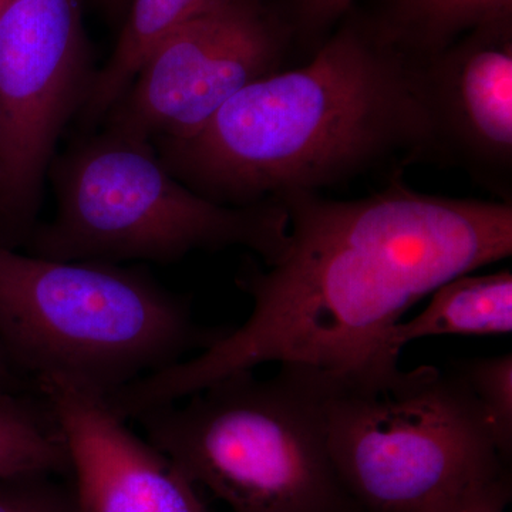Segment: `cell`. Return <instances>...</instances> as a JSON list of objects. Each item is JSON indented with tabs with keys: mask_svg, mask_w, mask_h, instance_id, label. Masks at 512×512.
<instances>
[{
	"mask_svg": "<svg viewBox=\"0 0 512 512\" xmlns=\"http://www.w3.org/2000/svg\"><path fill=\"white\" fill-rule=\"evenodd\" d=\"M144 437L234 512H362L340 481L312 370H254L141 413Z\"/></svg>",
	"mask_w": 512,
	"mask_h": 512,
	"instance_id": "4",
	"label": "cell"
},
{
	"mask_svg": "<svg viewBox=\"0 0 512 512\" xmlns=\"http://www.w3.org/2000/svg\"><path fill=\"white\" fill-rule=\"evenodd\" d=\"M512 498L510 470L497 474L444 498L419 512H505Z\"/></svg>",
	"mask_w": 512,
	"mask_h": 512,
	"instance_id": "18",
	"label": "cell"
},
{
	"mask_svg": "<svg viewBox=\"0 0 512 512\" xmlns=\"http://www.w3.org/2000/svg\"><path fill=\"white\" fill-rule=\"evenodd\" d=\"M52 471L70 476V458L49 404L16 394L0 397V476Z\"/></svg>",
	"mask_w": 512,
	"mask_h": 512,
	"instance_id": "14",
	"label": "cell"
},
{
	"mask_svg": "<svg viewBox=\"0 0 512 512\" xmlns=\"http://www.w3.org/2000/svg\"><path fill=\"white\" fill-rule=\"evenodd\" d=\"M0 512H84L76 485L64 474L25 471L0 476Z\"/></svg>",
	"mask_w": 512,
	"mask_h": 512,
	"instance_id": "16",
	"label": "cell"
},
{
	"mask_svg": "<svg viewBox=\"0 0 512 512\" xmlns=\"http://www.w3.org/2000/svg\"><path fill=\"white\" fill-rule=\"evenodd\" d=\"M291 40L265 0H212L150 53L107 114V128L148 141L187 140L244 87L282 70Z\"/></svg>",
	"mask_w": 512,
	"mask_h": 512,
	"instance_id": "8",
	"label": "cell"
},
{
	"mask_svg": "<svg viewBox=\"0 0 512 512\" xmlns=\"http://www.w3.org/2000/svg\"><path fill=\"white\" fill-rule=\"evenodd\" d=\"M94 72L80 0H10L0 13V215L30 231L57 138Z\"/></svg>",
	"mask_w": 512,
	"mask_h": 512,
	"instance_id": "7",
	"label": "cell"
},
{
	"mask_svg": "<svg viewBox=\"0 0 512 512\" xmlns=\"http://www.w3.org/2000/svg\"><path fill=\"white\" fill-rule=\"evenodd\" d=\"M185 185L231 207L429 161L416 63L350 10L308 63L244 87L187 140L161 141Z\"/></svg>",
	"mask_w": 512,
	"mask_h": 512,
	"instance_id": "2",
	"label": "cell"
},
{
	"mask_svg": "<svg viewBox=\"0 0 512 512\" xmlns=\"http://www.w3.org/2000/svg\"><path fill=\"white\" fill-rule=\"evenodd\" d=\"M224 332L202 328L183 298L137 269L0 244V343L35 389L59 382L107 399Z\"/></svg>",
	"mask_w": 512,
	"mask_h": 512,
	"instance_id": "3",
	"label": "cell"
},
{
	"mask_svg": "<svg viewBox=\"0 0 512 512\" xmlns=\"http://www.w3.org/2000/svg\"><path fill=\"white\" fill-rule=\"evenodd\" d=\"M369 16L390 45L423 60L471 30L512 20V0H382Z\"/></svg>",
	"mask_w": 512,
	"mask_h": 512,
	"instance_id": "12",
	"label": "cell"
},
{
	"mask_svg": "<svg viewBox=\"0 0 512 512\" xmlns=\"http://www.w3.org/2000/svg\"><path fill=\"white\" fill-rule=\"evenodd\" d=\"M20 383V375L10 362L8 353L0 343V397L16 394Z\"/></svg>",
	"mask_w": 512,
	"mask_h": 512,
	"instance_id": "19",
	"label": "cell"
},
{
	"mask_svg": "<svg viewBox=\"0 0 512 512\" xmlns=\"http://www.w3.org/2000/svg\"><path fill=\"white\" fill-rule=\"evenodd\" d=\"M55 217L30 234L29 254L55 261L170 264L194 251L245 248L265 265L284 251L279 202L231 207L191 190L151 141L107 128L55 170Z\"/></svg>",
	"mask_w": 512,
	"mask_h": 512,
	"instance_id": "5",
	"label": "cell"
},
{
	"mask_svg": "<svg viewBox=\"0 0 512 512\" xmlns=\"http://www.w3.org/2000/svg\"><path fill=\"white\" fill-rule=\"evenodd\" d=\"M212 0H130L119 42L96 72L82 111L89 123L103 119L119 103L150 53L181 23Z\"/></svg>",
	"mask_w": 512,
	"mask_h": 512,
	"instance_id": "13",
	"label": "cell"
},
{
	"mask_svg": "<svg viewBox=\"0 0 512 512\" xmlns=\"http://www.w3.org/2000/svg\"><path fill=\"white\" fill-rule=\"evenodd\" d=\"M416 63L431 163L512 204V20L471 30Z\"/></svg>",
	"mask_w": 512,
	"mask_h": 512,
	"instance_id": "9",
	"label": "cell"
},
{
	"mask_svg": "<svg viewBox=\"0 0 512 512\" xmlns=\"http://www.w3.org/2000/svg\"><path fill=\"white\" fill-rule=\"evenodd\" d=\"M490 421L501 456L512 460V355L463 360L454 365Z\"/></svg>",
	"mask_w": 512,
	"mask_h": 512,
	"instance_id": "15",
	"label": "cell"
},
{
	"mask_svg": "<svg viewBox=\"0 0 512 512\" xmlns=\"http://www.w3.org/2000/svg\"><path fill=\"white\" fill-rule=\"evenodd\" d=\"M318 377L330 454L362 512H419L511 468L454 366L375 380Z\"/></svg>",
	"mask_w": 512,
	"mask_h": 512,
	"instance_id": "6",
	"label": "cell"
},
{
	"mask_svg": "<svg viewBox=\"0 0 512 512\" xmlns=\"http://www.w3.org/2000/svg\"><path fill=\"white\" fill-rule=\"evenodd\" d=\"M355 0H285L279 8L282 18L305 45H313V52L328 37V32L352 10Z\"/></svg>",
	"mask_w": 512,
	"mask_h": 512,
	"instance_id": "17",
	"label": "cell"
},
{
	"mask_svg": "<svg viewBox=\"0 0 512 512\" xmlns=\"http://www.w3.org/2000/svg\"><path fill=\"white\" fill-rule=\"evenodd\" d=\"M512 332L510 269L457 276L431 293L427 308L399 323L392 345L402 353L407 343L431 336H505Z\"/></svg>",
	"mask_w": 512,
	"mask_h": 512,
	"instance_id": "11",
	"label": "cell"
},
{
	"mask_svg": "<svg viewBox=\"0 0 512 512\" xmlns=\"http://www.w3.org/2000/svg\"><path fill=\"white\" fill-rule=\"evenodd\" d=\"M37 393L62 431L84 512H208L197 485L106 399L59 382Z\"/></svg>",
	"mask_w": 512,
	"mask_h": 512,
	"instance_id": "10",
	"label": "cell"
},
{
	"mask_svg": "<svg viewBox=\"0 0 512 512\" xmlns=\"http://www.w3.org/2000/svg\"><path fill=\"white\" fill-rule=\"evenodd\" d=\"M288 214L282 254L238 279L252 299L244 325L178 365L114 396L128 419L266 363L342 380L393 375L404 313L457 276L512 255V204L387 187L332 200L319 192L278 198Z\"/></svg>",
	"mask_w": 512,
	"mask_h": 512,
	"instance_id": "1",
	"label": "cell"
},
{
	"mask_svg": "<svg viewBox=\"0 0 512 512\" xmlns=\"http://www.w3.org/2000/svg\"><path fill=\"white\" fill-rule=\"evenodd\" d=\"M107 5L111 6V8L121 9L127 3H130V0H104Z\"/></svg>",
	"mask_w": 512,
	"mask_h": 512,
	"instance_id": "20",
	"label": "cell"
},
{
	"mask_svg": "<svg viewBox=\"0 0 512 512\" xmlns=\"http://www.w3.org/2000/svg\"><path fill=\"white\" fill-rule=\"evenodd\" d=\"M10 0H0V13L9 5Z\"/></svg>",
	"mask_w": 512,
	"mask_h": 512,
	"instance_id": "21",
	"label": "cell"
}]
</instances>
